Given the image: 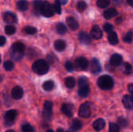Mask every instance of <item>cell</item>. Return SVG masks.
<instances>
[{
  "label": "cell",
  "instance_id": "6da1fadb",
  "mask_svg": "<svg viewBox=\"0 0 133 132\" xmlns=\"http://www.w3.org/2000/svg\"><path fill=\"white\" fill-rule=\"evenodd\" d=\"M33 71L38 75H44L49 70V65L47 61L44 59H39L34 62L32 65Z\"/></svg>",
  "mask_w": 133,
  "mask_h": 132
},
{
  "label": "cell",
  "instance_id": "7a4b0ae2",
  "mask_svg": "<svg viewBox=\"0 0 133 132\" xmlns=\"http://www.w3.org/2000/svg\"><path fill=\"white\" fill-rule=\"evenodd\" d=\"M97 86L103 90H109L114 86V80L110 75H104L97 79Z\"/></svg>",
  "mask_w": 133,
  "mask_h": 132
},
{
  "label": "cell",
  "instance_id": "3957f363",
  "mask_svg": "<svg viewBox=\"0 0 133 132\" xmlns=\"http://www.w3.org/2000/svg\"><path fill=\"white\" fill-rule=\"evenodd\" d=\"M54 9L52 5L47 1L43 2L41 9V14H42L45 17H51L54 16Z\"/></svg>",
  "mask_w": 133,
  "mask_h": 132
},
{
  "label": "cell",
  "instance_id": "277c9868",
  "mask_svg": "<svg viewBox=\"0 0 133 132\" xmlns=\"http://www.w3.org/2000/svg\"><path fill=\"white\" fill-rule=\"evenodd\" d=\"M90 104L89 102H86L84 103H83L79 110V115L81 117H84V118H87L90 116Z\"/></svg>",
  "mask_w": 133,
  "mask_h": 132
},
{
  "label": "cell",
  "instance_id": "5b68a950",
  "mask_svg": "<svg viewBox=\"0 0 133 132\" xmlns=\"http://www.w3.org/2000/svg\"><path fill=\"white\" fill-rule=\"evenodd\" d=\"M17 116V111L16 110H10L5 113V124L8 125H12L13 124V121L16 118Z\"/></svg>",
  "mask_w": 133,
  "mask_h": 132
},
{
  "label": "cell",
  "instance_id": "8992f818",
  "mask_svg": "<svg viewBox=\"0 0 133 132\" xmlns=\"http://www.w3.org/2000/svg\"><path fill=\"white\" fill-rule=\"evenodd\" d=\"M89 66L88 60L84 57H79L76 60V67L79 70H86Z\"/></svg>",
  "mask_w": 133,
  "mask_h": 132
},
{
  "label": "cell",
  "instance_id": "52a82bcc",
  "mask_svg": "<svg viewBox=\"0 0 133 132\" xmlns=\"http://www.w3.org/2000/svg\"><path fill=\"white\" fill-rule=\"evenodd\" d=\"M90 68L93 74H98L101 72L102 68L99 61L96 58H93L90 62Z\"/></svg>",
  "mask_w": 133,
  "mask_h": 132
},
{
  "label": "cell",
  "instance_id": "ba28073f",
  "mask_svg": "<svg viewBox=\"0 0 133 132\" xmlns=\"http://www.w3.org/2000/svg\"><path fill=\"white\" fill-rule=\"evenodd\" d=\"M90 36L92 38L96 39V40H99L103 37V33H102V30H101V28L98 26H94L90 30Z\"/></svg>",
  "mask_w": 133,
  "mask_h": 132
},
{
  "label": "cell",
  "instance_id": "9c48e42d",
  "mask_svg": "<svg viewBox=\"0 0 133 132\" xmlns=\"http://www.w3.org/2000/svg\"><path fill=\"white\" fill-rule=\"evenodd\" d=\"M3 19L4 21L8 23V24H12L14 23H16L17 19H16V16L10 12H7L3 15Z\"/></svg>",
  "mask_w": 133,
  "mask_h": 132
},
{
  "label": "cell",
  "instance_id": "30bf717a",
  "mask_svg": "<svg viewBox=\"0 0 133 132\" xmlns=\"http://www.w3.org/2000/svg\"><path fill=\"white\" fill-rule=\"evenodd\" d=\"M122 103L124 107L128 110H132L133 99L131 95H125L122 99Z\"/></svg>",
  "mask_w": 133,
  "mask_h": 132
},
{
  "label": "cell",
  "instance_id": "8fae6325",
  "mask_svg": "<svg viewBox=\"0 0 133 132\" xmlns=\"http://www.w3.org/2000/svg\"><path fill=\"white\" fill-rule=\"evenodd\" d=\"M12 96L15 100H19L23 96V89L20 86H15L12 90Z\"/></svg>",
  "mask_w": 133,
  "mask_h": 132
},
{
  "label": "cell",
  "instance_id": "7c38bea8",
  "mask_svg": "<svg viewBox=\"0 0 133 132\" xmlns=\"http://www.w3.org/2000/svg\"><path fill=\"white\" fill-rule=\"evenodd\" d=\"M122 63V57L118 54H115L111 57L110 64L112 66H119Z\"/></svg>",
  "mask_w": 133,
  "mask_h": 132
},
{
  "label": "cell",
  "instance_id": "4fadbf2b",
  "mask_svg": "<svg viewBox=\"0 0 133 132\" xmlns=\"http://www.w3.org/2000/svg\"><path fill=\"white\" fill-rule=\"evenodd\" d=\"M25 48H26L25 45L22 42H19V41L13 43L12 45V51L17 52V53H23L25 51Z\"/></svg>",
  "mask_w": 133,
  "mask_h": 132
},
{
  "label": "cell",
  "instance_id": "5bb4252c",
  "mask_svg": "<svg viewBox=\"0 0 133 132\" xmlns=\"http://www.w3.org/2000/svg\"><path fill=\"white\" fill-rule=\"evenodd\" d=\"M66 23L72 30H76L79 27V23H78L77 20L72 16H69L66 19Z\"/></svg>",
  "mask_w": 133,
  "mask_h": 132
},
{
  "label": "cell",
  "instance_id": "9a60e30c",
  "mask_svg": "<svg viewBox=\"0 0 133 132\" xmlns=\"http://www.w3.org/2000/svg\"><path fill=\"white\" fill-rule=\"evenodd\" d=\"M79 96L81 97H87L88 94L90 93V86L89 84L83 85L79 86V90H78Z\"/></svg>",
  "mask_w": 133,
  "mask_h": 132
},
{
  "label": "cell",
  "instance_id": "2e32d148",
  "mask_svg": "<svg viewBox=\"0 0 133 132\" xmlns=\"http://www.w3.org/2000/svg\"><path fill=\"white\" fill-rule=\"evenodd\" d=\"M105 125H106L105 121L102 118H99V119L96 120L93 124V127L97 131H100L103 130L104 128Z\"/></svg>",
  "mask_w": 133,
  "mask_h": 132
},
{
  "label": "cell",
  "instance_id": "e0dca14e",
  "mask_svg": "<svg viewBox=\"0 0 133 132\" xmlns=\"http://www.w3.org/2000/svg\"><path fill=\"white\" fill-rule=\"evenodd\" d=\"M117 14H118V11L115 8H109L104 12V16L107 19H110L115 17V16H117Z\"/></svg>",
  "mask_w": 133,
  "mask_h": 132
},
{
  "label": "cell",
  "instance_id": "ac0fdd59",
  "mask_svg": "<svg viewBox=\"0 0 133 132\" xmlns=\"http://www.w3.org/2000/svg\"><path fill=\"white\" fill-rule=\"evenodd\" d=\"M79 40L82 44H88L90 43V35L86 32H80L79 33Z\"/></svg>",
  "mask_w": 133,
  "mask_h": 132
},
{
  "label": "cell",
  "instance_id": "d6986e66",
  "mask_svg": "<svg viewBox=\"0 0 133 132\" xmlns=\"http://www.w3.org/2000/svg\"><path fill=\"white\" fill-rule=\"evenodd\" d=\"M108 41L110 42L111 44L112 45H115L118 43V35L116 33V32L115 31H111L108 33Z\"/></svg>",
  "mask_w": 133,
  "mask_h": 132
},
{
  "label": "cell",
  "instance_id": "ffe728a7",
  "mask_svg": "<svg viewBox=\"0 0 133 132\" xmlns=\"http://www.w3.org/2000/svg\"><path fill=\"white\" fill-rule=\"evenodd\" d=\"M62 112L67 117H71L72 116V107L69 104L65 103L62 105Z\"/></svg>",
  "mask_w": 133,
  "mask_h": 132
},
{
  "label": "cell",
  "instance_id": "44dd1931",
  "mask_svg": "<svg viewBox=\"0 0 133 132\" xmlns=\"http://www.w3.org/2000/svg\"><path fill=\"white\" fill-rule=\"evenodd\" d=\"M54 46H55V48L57 51H64L65 48V47H66L65 41L62 40H56V41L55 42Z\"/></svg>",
  "mask_w": 133,
  "mask_h": 132
},
{
  "label": "cell",
  "instance_id": "7402d4cb",
  "mask_svg": "<svg viewBox=\"0 0 133 132\" xmlns=\"http://www.w3.org/2000/svg\"><path fill=\"white\" fill-rule=\"evenodd\" d=\"M83 127V124H82V122L78 120V119H74L72 122V130L75 131H79Z\"/></svg>",
  "mask_w": 133,
  "mask_h": 132
},
{
  "label": "cell",
  "instance_id": "603a6c76",
  "mask_svg": "<svg viewBox=\"0 0 133 132\" xmlns=\"http://www.w3.org/2000/svg\"><path fill=\"white\" fill-rule=\"evenodd\" d=\"M65 85L67 88L72 89L76 86V79L73 77H67L65 79Z\"/></svg>",
  "mask_w": 133,
  "mask_h": 132
},
{
  "label": "cell",
  "instance_id": "cb8c5ba5",
  "mask_svg": "<svg viewBox=\"0 0 133 132\" xmlns=\"http://www.w3.org/2000/svg\"><path fill=\"white\" fill-rule=\"evenodd\" d=\"M16 5L19 11H26L28 9V2L26 0H19L16 3Z\"/></svg>",
  "mask_w": 133,
  "mask_h": 132
},
{
  "label": "cell",
  "instance_id": "d4e9b609",
  "mask_svg": "<svg viewBox=\"0 0 133 132\" xmlns=\"http://www.w3.org/2000/svg\"><path fill=\"white\" fill-rule=\"evenodd\" d=\"M43 1L41 0H36L34 2V11L36 14H40L41 13V5H42Z\"/></svg>",
  "mask_w": 133,
  "mask_h": 132
},
{
  "label": "cell",
  "instance_id": "484cf974",
  "mask_svg": "<svg viewBox=\"0 0 133 132\" xmlns=\"http://www.w3.org/2000/svg\"><path fill=\"white\" fill-rule=\"evenodd\" d=\"M122 72L125 74V75H130L132 72V66L130 63L125 62L123 66H122Z\"/></svg>",
  "mask_w": 133,
  "mask_h": 132
},
{
  "label": "cell",
  "instance_id": "4316f807",
  "mask_svg": "<svg viewBox=\"0 0 133 132\" xmlns=\"http://www.w3.org/2000/svg\"><path fill=\"white\" fill-rule=\"evenodd\" d=\"M54 86H55L54 82L51 81V80L46 81L43 84V89L45 91H51V90H52L54 89Z\"/></svg>",
  "mask_w": 133,
  "mask_h": 132
},
{
  "label": "cell",
  "instance_id": "83f0119b",
  "mask_svg": "<svg viewBox=\"0 0 133 132\" xmlns=\"http://www.w3.org/2000/svg\"><path fill=\"white\" fill-rule=\"evenodd\" d=\"M56 30L58 33L60 34H64L66 31H67V28L66 26H65L64 23H58L56 26Z\"/></svg>",
  "mask_w": 133,
  "mask_h": 132
},
{
  "label": "cell",
  "instance_id": "f1b7e54d",
  "mask_svg": "<svg viewBox=\"0 0 133 132\" xmlns=\"http://www.w3.org/2000/svg\"><path fill=\"white\" fill-rule=\"evenodd\" d=\"M16 29L14 26L12 25H10V24H8L7 26H5V32L6 34L8 35H12L16 33Z\"/></svg>",
  "mask_w": 133,
  "mask_h": 132
},
{
  "label": "cell",
  "instance_id": "f546056e",
  "mask_svg": "<svg viewBox=\"0 0 133 132\" xmlns=\"http://www.w3.org/2000/svg\"><path fill=\"white\" fill-rule=\"evenodd\" d=\"M24 31L26 34H29V35H34L35 33H37V30L35 27L34 26H28L26 27H25L24 29Z\"/></svg>",
  "mask_w": 133,
  "mask_h": 132
},
{
  "label": "cell",
  "instance_id": "4dcf8cb0",
  "mask_svg": "<svg viewBox=\"0 0 133 132\" xmlns=\"http://www.w3.org/2000/svg\"><path fill=\"white\" fill-rule=\"evenodd\" d=\"M97 5L100 8H106L110 5V1L109 0H97Z\"/></svg>",
  "mask_w": 133,
  "mask_h": 132
},
{
  "label": "cell",
  "instance_id": "1f68e13d",
  "mask_svg": "<svg viewBox=\"0 0 133 132\" xmlns=\"http://www.w3.org/2000/svg\"><path fill=\"white\" fill-rule=\"evenodd\" d=\"M76 7H77V9H78L79 11H81V12H82V11H84V10L87 9V3H86L84 1L80 0V1H79V2H77Z\"/></svg>",
  "mask_w": 133,
  "mask_h": 132
},
{
  "label": "cell",
  "instance_id": "d6a6232c",
  "mask_svg": "<svg viewBox=\"0 0 133 132\" xmlns=\"http://www.w3.org/2000/svg\"><path fill=\"white\" fill-rule=\"evenodd\" d=\"M53 7V9H54V12H55L56 13L58 14H61V12H62V8H61V4L56 0L55 2V3L53 4L52 5Z\"/></svg>",
  "mask_w": 133,
  "mask_h": 132
},
{
  "label": "cell",
  "instance_id": "836d02e7",
  "mask_svg": "<svg viewBox=\"0 0 133 132\" xmlns=\"http://www.w3.org/2000/svg\"><path fill=\"white\" fill-rule=\"evenodd\" d=\"M123 40H124V41L126 42V43H129V44L132 43V30L129 31V32L125 35Z\"/></svg>",
  "mask_w": 133,
  "mask_h": 132
},
{
  "label": "cell",
  "instance_id": "e575fe53",
  "mask_svg": "<svg viewBox=\"0 0 133 132\" xmlns=\"http://www.w3.org/2000/svg\"><path fill=\"white\" fill-rule=\"evenodd\" d=\"M4 68L6 71H12L14 68V63L11 61H6L4 63Z\"/></svg>",
  "mask_w": 133,
  "mask_h": 132
},
{
  "label": "cell",
  "instance_id": "d590c367",
  "mask_svg": "<svg viewBox=\"0 0 133 132\" xmlns=\"http://www.w3.org/2000/svg\"><path fill=\"white\" fill-rule=\"evenodd\" d=\"M21 129H22V131L23 132H34V128L30 124H24L22 126Z\"/></svg>",
  "mask_w": 133,
  "mask_h": 132
},
{
  "label": "cell",
  "instance_id": "8d00e7d4",
  "mask_svg": "<svg viewBox=\"0 0 133 132\" xmlns=\"http://www.w3.org/2000/svg\"><path fill=\"white\" fill-rule=\"evenodd\" d=\"M11 56H12V58L13 60L19 61V60H20V59L23 58V53H17V52L12 51Z\"/></svg>",
  "mask_w": 133,
  "mask_h": 132
},
{
  "label": "cell",
  "instance_id": "74e56055",
  "mask_svg": "<svg viewBox=\"0 0 133 132\" xmlns=\"http://www.w3.org/2000/svg\"><path fill=\"white\" fill-rule=\"evenodd\" d=\"M110 132H119L120 131V127L117 124L115 123H111L110 124Z\"/></svg>",
  "mask_w": 133,
  "mask_h": 132
},
{
  "label": "cell",
  "instance_id": "f35d334b",
  "mask_svg": "<svg viewBox=\"0 0 133 132\" xmlns=\"http://www.w3.org/2000/svg\"><path fill=\"white\" fill-rule=\"evenodd\" d=\"M43 117L46 121H51L52 117V111H43Z\"/></svg>",
  "mask_w": 133,
  "mask_h": 132
},
{
  "label": "cell",
  "instance_id": "ab89813d",
  "mask_svg": "<svg viewBox=\"0 0 133 132\" xmlns=\"http://www.w3.org/2000/svg\"><path fill=\"white\" fill-rule=\"evenodd\" d=\"M65 69H66L67 72H71L74 69V65H73V64L70 61H67L66 63L65 64Z\"/></svg>",
  "mask_w": 133,
  "mask_h": 132
},
{
  "label": "cell",
  "instance_id": "60d3db41",
  "mask_svg": "<svg viewBox=\"0 0 133 132\" xmlns=\"http://www.w3.org/2000/svg\"><path fill=\"white\" fill-rule=\"evenodd\" d=\"M53 104L51 101H46L44 104V110L46 111H52Z\"/></svg>",
  "mask_w": 133,
  "mask_h": 132
},
{
  "label": "cell",
  "instance_id": "b9f144b4",
  "mask_svg": "<svg viewBox=\"0 0 133 132\" xmlns=\"http://www.w3.org/2000/svg\"><path fill=\"white\" fill-rule=\"evenodd\" d=\"M118 124H119V125L121 126V127H122V128H125V127H127L128 126V121L127 120H125V118H119L118 119Z\"/></svg>",
  "mask_w": 133,
  "mask_h": 132
},
{
  "label": "cell",
  "instance_id": "7bdbcfd3",
  "mask_svg": "<svg viewBox=\"0 0 133 132\" xmlns=\"http://www.w3.org/2000/svg\"><path fill=\"white\" fill-rule=\"evenodd\" d=\"M104 30L105 32H107L108 33L111 31L113 30V26L110 23H105L104 26Z\"/></svg>",
  "mask_w": 133,
  "mask_h": 132
},
{
  "label": "cell",
  "instance_id": "ee69618b",
  "mask_svg": "<svg viewBox=\"0 0 133 132\" xmlns=\"http://www.w3.org/2000/svg\"><path fill=\"white\" fill-rule=\"evenodd\" d=\"M86 84H88V80H87V79L85 78V77H81V78L79 79V81H78V85H79V86H83V85H86Z\"/></svg>",
  "mask_w": 133,
  "mask_h": 132
},
{
  "label": "cell",
  "instance_id": "f6af8a7d",
  "mask_svg": "<svg viewBox=\"0 0 133 132\" xmlns=\"http://www.w3.org/2000/svg\"><path fill=\"white\" fill-rule=\"evenodd\" d=\"M6 42V39L3 36H0V47L3 46Z\"/></svg>",
  "mask_w": 133,
  "mask_h": 132
},
{
  "label": "cell",
  "instance_id": "bcb514c9",
  "mask_svg": "<svg viewBox=\"0 0 133 132\" xmlns=\"http://www.w3.org/2000/svg\"><path fill=\"white\" fill-rule=\"evenodd\" d=\"M129 91L131 94H132L133 93V84H129Z\"/></svg>",
  "mask_w": 133,
  "mask_h": 132
},
{
  "label": "cell",
  "instance_id": "7dc6e473",
  "mask_svg": "<svg viewBox=\"0 0 133 132\" xmlns=\"http://www.w3.org/2000/svg\"><path fill=\"white\" fill-rule=\"evenodd\" d=\"M61 5H65V4H66L67 3V2H68V0H57Z\"/></svg>",
  "mask_w": 133,
  "mask_h": 132
},
{
  "label": "cell",
  "instance_id": "c3c4849f",
  "mask_svg": "<svg viewBox=\"0 0 133 132\" xmlns=\"http://www.w3.org/2000/svg\"><path fill=\"white\" fill-rule=\"evenodd\" d=\"M127 2L129 4L130 6H133V0H127Z\"/></svg>",
  "mask_w": 133,
  "mask_h": 132
},
{
  "label": "cell",
  "instance_id": "681fc988",
  "mask_svg": "<svg viewBox=\"0 0 133 132\" xmlns=\"http://www.w3.org/2000/svg\"><path fill=\"white\" fill-rule=\"evenodd\" d=\"M56 132H64V131H63V129H62V128H58V129H57V131Z\"/></svg>",
  "mask_w": 133,
  "mask_h": 132
},
{
  "label": "cell",
  "instance_id": "f907efd6",
  "mask_svg": "<svg viewBox=\"0 0 133 132\" xmlns=\"http://www.w3.org/2000/svg\"><path fill=\"white\" fill-rule=\"evenodd\" d=\"M5 132H15L13 130H8V131H6Z\"/></svg>",
  "mask_w": 133,
  "mask_h": 132
},
{
  "label": "cell",
  "instance_id": "816d5d0a",
  "mask_svg": "<svg viewBox=\"0 0 133 132\" xmlns=\"http://www.w3.org/2000/svg\"><path fill=\"white\" fill-rule=\"evenodd\" d=\"M46 132H54V131H53L52 130H48Z\"/></svg>",
  "mask_w": 133,
  "mask_h": 132
},
{
  "label": "cell",
  "instance_id": "f5cc1de1",
  "mask_svg": "<svg viewBox=\"0 0 133 132\" xmlns=\"http://www.w3.org/2000/svg\"><path fill=\"white\" fill-rule=\"evenodd\" d=\"M66 132H73V131H67Z\"/></svg>",
  "mask_w": 133,
  "mask_h": 132
},
{
  "label": "cell",
  "instance_id": "db71d44e",
  "mask_svg": "<svg viewBox=\"0 0 133 132\" xmlns=\"http://www.w3.org/2000/svg\"><path fill=\"white\" fill-rule=\"evenodd\" d=\"M0 63H1V57H0Z\"/></svg>",
  "mask_w": 133,
  "mask_h": 132
}]
</instances>
